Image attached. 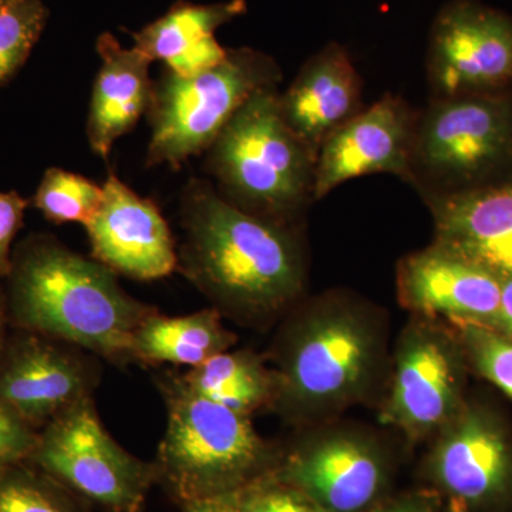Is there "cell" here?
I'll return each instance as SVG.
<instances>
[{
  "label": "cell",
  "instance_id": "obj_1",
  "mask_svg": "<svg viewBox=\"0 0 512 512\" xmlns=\"http://www.w3.org/2000/svg\"><path fill=\"white\" fill-rule=\"evenodd\" d=\"M184 227V274L221 315L262 328L295 308L308 271L292 224L258 217L197 185Z\"/></svg>",
  "mask_w": 512,
  "mask_h": 512
},
{
  "label": "cell",
  "instance_id": "obj_2",
  "mask_svg": "<svg viewBox=\"0 0 512 512\" xmlns=\"http://www.w3.org/2000/svg\"><path fill=\"white\" fill-rule=\"evenodd\" d=\"M384 336L375 306L350 293H322L293 309L272 353L271 409L311 424L362 402L382 375Z\"/></svg>",
  "mask_w": 512,
  "mask_h": 512
},
{
  "label": "cell",
  "instance_id": "obj_3",
  "mask_svg": "<svg viewBox=\"0 0 512 512\" xmlns=\"http://www.w3.org/2000/svg\"><path fill=\"white\" fill-rule=\"evenodd\" d=\"M8 276L13 329L42 333L114 363L133 360L134 332L157 309L128 295L107 266L55 239L26 242Z\"/></svg>",
  "mask_w": 512,
  "mask_h": 512
},
{
  "label": "cell",
  "instance_id": "obj_4",
  "mask_svg": "<svg viewBox=\"0 0 512 512\" xmlns=\"http://www.w3.org/2000/svg\"><path fill=\"white\" fill-rule=\"evenodd\" d=\"M157 386L167 426L153 464L157 483L181 505L238 493L278 466L251 417L198 396L174 373L158 377Z\"/></svg>",
  "mask_w": 512,
  "mask_h": 512
},
{
  "label": "cell",
  "instance_id": "obj_5",
  "mask_svg": "<svg viewBox=\"0 0 512 512\" xmlns=\"http://www.w3.org/2000/svg\"><path fill=\"white\" fill-rule=\"evenodd\" d=\"M211 148V167L229 202L292 224L313 200L316 156L286 124L276 87L252 94Z\"/></svg>",
  "mask_w": 512,
  "mask_h": 512
},
{
  "label": "cell",
  "instance_id": "obj_6",
  "mask_svg": "<svg viewBox=\"0 0 512 512\" xmlns=\"http://www.w3.org/2000/svg\"><path fill=\"white\" fill-rule=\"evenodd\" d=\"M511 168L512 89L434 97L417 113L410 184L421 197L491 183Z\"/></svg>",
  "mask_w": 512,
  "mask_h": 512
},
{
  "label": "cell",
  "instance_id": "obj_7",
  "mask_svg": "<svg viewBox=\"0 0 512 512\" xmlns=\"http://www.w3.org/2000/svg\"><path fill=\"white\" fill-rule=\"evenodd\" d=\"M278 82L274 60L251 49L228 50L222 62L192 77L168 72L151 99L148 163L180 165L210 148L252 94Z\"/></svg>",
  "mask_w": 512,
  "mask_h": 512
},
{
  "label": "cell",
  "instance_id": "obj_8",
  "mask_svg": "<svg viewBox=\"0 0 512 512\" xmlns=\"http://www.w3.org/2000/svg\"><path fill=\"white\" fill-rule=\"evenodd\" d=\"M29 463L104 512H140L156 468L110 436L93 396L84 397L39 431Z\"/></svg>",
  "mask_w": 512,
  "mask_h": 512
},
{
  "label": "cell",
  "instance_id": "obj_9",
  "mask_svg": "<svg viewBox=\"0 0 512 512\" xmlns=\"http://www.w3.org/2000/svg\"><path fill=\"white\" fill-rule=\"evenodd\" d=\"M464 350L456 330L416 316L392 363L382 421L410 440L436 436L463 409Z\"/></svg>",
  "mask_w": 512,
  "mask_h": 512
},
{
  "label": "cell",
  "instance_id": "obj_10",
  "mask_svg": "<svg viewBox=\"0 0 512 512\" xmlns=\"http://www.w3.org/2000/svg\"><path fill=\"white\" fill-rule=\"evenodd\" d=\"M427 74L434 97L512 89V18L474 0H453L431 28Z\"/></svg>",
  "mask_w": 512,
  "mask_h": 512
},
{
  "label": "cell",
  "instance_id": "obj_11",
  "mask_svg": "<svg viewBox=\"0 0 512 512\" xmlns=\"http://www.w3.org/2000/svg\"><path fill=\"white\" fill-rule=\"evenodd\" d=\"M77 348L25 329L0 346V404L40 431L74 403L93 396L99 367Z\"/></svg>",
  "mask_w": 512,
  "mask_h": 512
},
{
  "label": "cell",
  "instance_id": "obj_12",
  "mask_svg": "<svg viewBox=\"0 0 512 512\" xmlns=\"http://www.w3.org/2000/svg\"><path fill=\"white\" fill-rule=\"evenodd\" d=\"M427 460L431 481L467 512H504L512 504V443L490 410L464 404Z\"/></svg>",
  "mask_w": 512,
  "mask_h": 512
},
{
  "label": "cell",
  "instance_id": "obj_13",
  "mask_svg": "<svg viewBox=\"0 0 512 512\" xmlns=\"http://www.w3.org/2000/svg\"><path fill=\"white\" fill-rule=\"evenodd\" d=\"M275 473L329 512H366L382 501L389 461L365 434L328 430L279 458Z\"/></svg>",
  "mask_w": 512,
  "mask_h": 512
},
{
  "label": "cell",
  "instance_id": "obj_14",
  "mask_svg": "<svg viewBox=\"0 0 512 512\" xmlns=\"http://www.w3.org/2000/svg\"><path fill=\"white\" fill-rule=\"evenodd\" d=\"M417 113L402 97L386 93L343 124L316 157L313 200L362 175L393 174L410 184Z\"/></svg>",
  "mask_w": 512,
  "mask_h": 512
},
{
  "label": "cell",
  "instance_id": "obj_15",
  "mask_svg": "<svg viewBox=\"0 0 512 512\" xmlns=\"http://www.w3.org/2000/svg\"><path fill=\"white\" fill-rule=\"evenodd\" d=\"M84 227L93 258L116 275L154 281L177 268L173 235L160 210L116 174L107 178L99 211Z\"/></svg>",
  "mask_w": 512,
  "mask_h": 512
},
{
  "label": "cell",
  "instance_id": "obj_16",
  "mask_svg": "<svg viewBox=\"0 0 512 512\" xmlns=\"http://www.w3.org/2000/svg\"><path fill=\"white\" fill-rule=\"evenodd\" d=\"M396 282L399 301L416 316L497 325L501 279L434 242L404 256Z\"/></svg>",
  "mask_w": 512,
  "mask_h": 512
},
{
  "label": "cell",
  "instance_id": "obj_17",
  "mask_svg": "<svg viewBox=\"0 0 512 512\" xmlns=\"http://www.w3.org/2000/svg\"><path fill=\"white\" fill-rule=\"evenodd\" d=\"M423 198L433 218L434 244L500 279L511 278L512 174L468 190Z\"/></svg>",
  "mask_w": 512,
  "mask_h": 512
},
{
  "label": "cell",
  "instance_id": "obj_18",
  "mask_svg": "<svg viewBox=\"0 0 512 512\" xmlns=\"http://www.w3.org/2000/svg\"><path fill=\"white\" fill-rule=\"evenodd\" d=\"M362 77L348 50L329 43L303 64L284 94L282 116L296 137L318 157L320 147L363 107Z\"/></svg>",
  "mask_w": 512,
  "mask_h": 512
},
{
  "label": "cell",
  "instance_id": "obj_19",
  "mask_svg": "<svg viewBox=\"0 0 512 512\" xmlns=\"http://www.w3.org/2000/svg\"><path fill=\"white\" fill-rule=\"evenodd\" d=\"M97 50L101 66L93 87L87 136L93 150L106 158L113 144L150 109L153 62L136 46H121L109 33L99 37Z\"/></svg>",
  "mask_w": 512,
  "mask_h": 512
},
{
  "label": "cell",
  "instance_id": "obj_20",
  "mask_svg": "<svg viewBox=\"0 0 512 512\" xmlns=\"http://www.w3.org/2000/svg\"><path fill=\"white\" fill-rule=\"evenodd\" d=\"M245 9L244 0L205 6L180 3L136 33L134 46L151 62H164L168 72L192 77L225 59L228 50L218 43L215 32Z\"/></svg>",
  "mask_w": 512,
  "mask_h": 512
},
{
  "label": "cell",
  "instance_id": "obj_21",
  "mask_svg": "<svg viewBox=\"0 0 512 512\" xmlns=\"http://www.w3.org/2000/svg\"><path fill=\"white\" fill-rule=\"evenodd\" d=\"M235 345L237 335L225 328L215 308L184 316H165L156 309L134 332L131 359L192 369Z\"/></svg>",
  "mask_w": 512,
  "mask_h": 512
},
{
  "label": "cell",
  "instance_id": "obj_22",
  "mask_svg": "<svg viewBox=\"0 0 512 512\" xmlns=\"http://www.w3.org/2000/svg\"><path fill=\"white\" fill-rule=\"evenodd\" d=\"M180 377L198 396L245 416L274 402V372L249 350L218 353Z\"/></svg>",
  "mask_w": 512,
  "mask_h": 512
},
{
  "label": "cell",
  "instance_id": "obj_23",
  "mask_svg": "<svg viewBox=\"0 0 512 512\" xmlns=\"http://www.w3.org/2000/svg\"><path fill=\"white\" fill-rule=\"evenodd\" d=\"M0 512H90L89 504L29 461L0 467Z\"/></svg>",
  "mask_w": 512,
  "mask_h": 512
},
{
  "label": "cell",
  "instance_id": "obj_24",
  "mask_svg": "<svg viewBox=\"0 0 512 512\" xmlns=\"http://www.w3.org/2000/svg\"><path fill=\"white\" fill-rule=\"evenodd\" d=\"M103 187L82 175L50 168L37 188L35 205L53 222L86 225L99 211Z\"/></svg>",
  "mask_w": 512,
  "mask_h": 512
},
{
  "label": "cell",
  "instance_id": "obj_25",
  "mask_svg": "<svg viewBox=\"0 0 512 512\" xmlns=\"http://www.w3.org/2000/svg\"><path fill=\"white\" fill-rule=\"evenodd\" d=\"M453 325L471 365L512 400V339L480 322L456 320Z\"/></svg>",
  "mask_w": 512,
  "mask_h": 512
},
{
  "label": "cell",
  "instance_id": "obj_26",
  "mask_svg": "<svg viewBox=\"0 0 512 512\" xmlns=\"http://www.w3.org/2000/svg\"><path fill=\"white\" fill-rule=\"evenodd\" d=\"M42 19L43 10L23 0H10L0 9V83L28 56Z\"/></svg>",
  "mask_w": 512,
  "mask_h": 512
},
{
  "label": "cell",
  "instance_id": "obj_27",
  "mask_svg": "<svg viewBox=\"0 0 512 512\" xmlns=\"http://www.w3.org/2000/svg\"><path fill=\"white\" fill-rule=\"evenodd\" d=\"M241 512H329L298 488L276 476L275 470L235 493Z\"/></svg>",
  "mask_w": 512,
  "mask_h": 512
},
{
  "label": "cell",
  "instance_id": "obj_28",
  "mask_svg": "<svg viewBox=\"0 0 512 512\" xmlns=\"http://www.w3.org/2000/svg\"><path fill=\"white\" fill-rule=\"evenodd\" d=\"M39 431L0 404V467L26 461L35 450Z\"/></svg>",
  "mask_w": 512,
  "mask_h": 512
},
{
  "label": "cell",
  "instance_id": "obj_29",
  "mask_svg": "<svg viewBox=\"0 0 512 512\" xmlns=\"http://www.w3.org/2000/svg\"><path fill=\"white\" fill-rule=\"evenodd\" d=\"M26 202L15 192L0 194V275H8L12 258L10 245L23 221Z\"/></svg>",
  "mask_w": 512,
  "mask_h": 512
},
{
  "label": "cell",
  "instance_id": "obj_30",
  "mask_svg": "<svg viewBox=\"0 0 512 512\" xmlns=\"http://www.w3.org/2000/svg\"><path fill=\"white\" fill-rule=\"evenodd\" d=\"M366 512H441L439 498L434 494L416 493L394 500L380 501Z\"/></svg>",
  "mask_w": 512,
  "mask_h": 512
},
{
  "label": "cell",
  "instance_id": "obj_31",
  "mask_svg": "<svg viewBox=\"0 0 512 512\" xmlns=\"http://www.w3.org/2000/svg\"><path fill=\"white\" fill-rule=\"evenodd\" d=\"M181 507H183V512H241L237 500H235V494L191 501V503L183 504Z\"/></svg>",
  "mask_w": 512,
  "mask_h": 512
},
{
  "label": "cell",
  "instance_id": "obj_32",
  "mask_svg": "<svg viewBox=\"0 0 512 512\" xmlns=\"http://www.w3.org/2000/svg\"><path fill=\"white\" fill-rule=\"evenodd\" d=\"M495 329L512 339V276L501 279L500 312Z\"/></svg>",
  "mask_w": 512,
  "mask_h": 512
},
{
  "label": "cell",
  "instance_id": "obj_33",
  "mask_svg": "<svg viewBox=\"0 0 512 512\" xmlns=\"http://www.w3.org/2000/svg\"><path fill=\"white\" fill-rule=\"evenodd\" d=\"M9 326V315H8V303H6V295L0 288V346L5 342L6 336H8Z\"/></svg>",
  "mask_w": 512,
  "mask_h": 512
},
{
  "label": "cell",
  "instance_id": "obj_34",
  "mask_svg": "<svg viewBox=\"0 0 512 512\" xmlns=\"http://www.w3.org/2000/svg\"><path fill=\"white\" fill-rule=\"evenodd\" d=\"M446 512H467L461 507L460 504L454 503V501H448V507Z\"/></svg>",
  "mask_w": 512,
  "mask_h": 512
},
{
  "label": "cell",
  "instance_id": "obj_35",
  "mask_svg": "<svg viewBox=\"0 0 512 512\" xmlns=\"http://www.w3.org/2000/svg\"><path fill=\"white\" fill-rule=\"evenodd\" d=\"M9 2H10V0H0V9H2L3 6L8 5Z\"/></svg>",
  "mask_w": 512,
  "mask_h": 512
}]
</instances>
